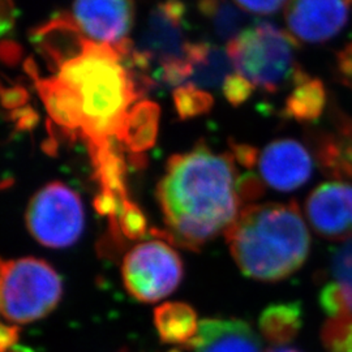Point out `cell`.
Returning a JSON list of instances; mask_svg holds the SVG:
<instances>
[{
    "instance_id": "cell-1",
    "label": "cell",
    "mask_w": 352,
    "mask_h": 352,
    "mask_svg": "<svg viewBox=\"0 0 352 352\" xmlns=\"http://www.w3.org/2000/svg\"><path fill=\"white\" fill-rule=\"evenodd\" d=\"M128 41L116 47L90 41L47 78L38 77L32 67L30 75L51 119L84 140L89 154L119 144L128 113L146 91L128 65Z\"/></svg>"
},
{
    "instance_id": "cell-2",
    "label": "cell",
    "mask_w": 352,
    "mask_h": 352,
    "mask_svg": "<svg viewBox=\"0 0 352 352\" xmlns=\"http://www.w3.org/2000/svg\"><path fill=\"white\" fill-rule=\"evenodd\" d=\"M239 177L230 151L215 153L204 142L173 155L157 188L166 226L160 235L182 248L199 252L226 232L243 206Z\"/></svg>"
},
{
    "instance_id": "cell-3",
    "label": "cell",
    "mask_w": 352,
    "mask_h": 352,
    "mask_svg": "<svg viewBox=\"0 0 352 352\" xmlns=\"http://www.w3.org/2000/svg\"><path fill=\"white\" fill-rule=\"evenodd\" d=\"M225 236L240 272L265 283L291 277L311 250V235L296 202L248 205Z\"/></svg>"
},
{
    "instance_id": "cell-4",
    "label": "cell",
    "mask_w": 352,
    "mask_h": 352,
    "mask_svg": "<svg viewBox=\"0 0 352 352\" xmlns=\"http://www.w3.org/2000/svg\"><path fill=\"white\" fill-rule=\"evenodd\" d=\"M187 7L182 0H164L151 10L136 46H129L126 62L145 88H179L189 75Z\"/></svg>"
},
{
    "instance_id": "cell-5",
    "label": "cell",
    "mask_w": 352,
    "mask_h": 352,
    "mask_svg": "<svg viewBox=\"0 0 352 352\" xmlns=\"http://www.w3.org/2000/svg\"><path fill=\"white\" fill-rule=\"evenodd\" d=\"M299 42L270 23H258L227 45L235 67L253 89L278 93L295 82L304 69L298 63Z\"/></svg>"
},
{
    "instance_id": "cell-6",
    "label": "cell",
    "mask_w": 352,
    "mask_h": 352,
    "mask_svg": "<svg viewBox=\"0 0 352 352\" xmlns=\"http://www.w3.org/2000/svg\"><path fill=\"white\" fill-rule=\"evenodd\" d=\"M62 296V278L47 261L0 257V311L8 322L38 321L50 315Z\"/></svg>"
},
{
    "instance_id": "cell-7",
    "label": "cell",
    "mask_w": 352,
    "mask_h": 352,
    "mask_svg": "<svg viewBox=\"0 0 352 352\" xmlns=\"http://www.w3.org/2000/svg\"><path fill=\"white\" fill-rule=\"evenodd\" d=\"M25 225L43 247L62 250L74 245L85 227L80 196L62 182H51L38 190L26 208Z\"/></svg>"
},
{
    "instance_id": "cell-8",
    "label": "cell",
    "mask_w": 352,
    "mask_h": 352,
    "mask_svg": "<svg viewBox=\"0 0 352 352\" xmlns=\"http://www.w3.org/2000/svg\"><path fill=\"white\" fill-rule=\"evenodd\" d=\"M184 277V265L174 247L148 240L126 253L122 278L128 294L141 302H157L173 294Z\"/></svg>"
},
{
    "instance_id": "cell-9",
    "label": "cell",
    "mask_w": 352,
    "mask_h": 352,
    "mask_svg": "<svg viewBox=\"0 0 352 352\" xmlns=\"http://www.w3.org/2000/svg\"><path fill=\"white\" fill-rule=\"evenodd\" d=\"M72 20L90 41L120 46L126 42L133 21V0H76Z\"/></svg>"
},
{
    "instance_id": "cell-10",
    "label": "cell",
    "mask_w": 352,
    "mask_h": 352,
    "mask_svg": "<svg viewBox=\"0 0 352 352\" xmlns=\"http://www.w3.org/2000/svg\"><path fill=\"white\" fill-rule=\"evenodd\" d=\"M285 20L298 42L318 45L346 26L349 6L346 0H287Z\"/></svg>"
},
{
    "instance_id": "cell-11",
    "label": "cell",
    "mask_w": 352,
    "mask_h": 352,
    "mask_svg": "<svg viewBox=\"0 0 352 352\" xmlns=\"http://www.w3.org/2000/svg\"><path fill=\"white\" fill-rule=\"evenodd\" d=\"M305 214L309 225L324 239H352V184L329 182L308 196Z\"/></svg>"
},
{
    "instance_id": "cell-12",
    "label": "cell",
    "mask_w": 352,
    "mask_h": 352,
    "mask_svg": "<svg viewBox=\"0 0 352 352\" xmlns=\"http://www.w3.org/2000/svg\"><path fill=\"white\" fill-rule=\"evenodd\" d=\"M261 180L279 192L302 187L312 176L314 161L308 149L296 140H276L258 151Z\"/></svg>"
},
{
    "instance_id": "cell-13",
    "label": "cell",
    "mask_w": 352,
    "mask_h": 352,
    "mask_svg": "<svg viewBox=\"0 0 352 352\" xmlns=\"http://www.w3.org/2000/svg\"><path fill=\"white\" fill-rule=\"evenodd\" d=\"M183 347L189 352H261V342L243 320L205 318L196 336Z\"/></svg>"
},
{
    "instance_id": "cell-14",
    "label": "cell",
    "mask_w": 352,
    "mask_h": 352,
    "mask_svg": "<svg viewBox=\"0 0 352 352\" xmlns=\"http://www.w3.org/2000/svg\"><path fill=\"white\" fill-rule=\"evenodd\" d=\"M33 42L56 69L85 50L90 39L81 34L69 14H59L33 32Z\"/></svg>"
},
{
    "instance_id": "cell-15",
    "label": "cell",
    "mask_w": 352,
    "mask_h": 352,
    "mask_svg": "<svg viewBox=\"0 0 352 352\" xmlns=\"http://www.w3.org/2000/svg\"><path fill=\"white\" fill-rule=\"evenodd\" d=\"M235 67L227 49L210 42H193L189 55V75L183 85H190L205 91L218 90L222 93ZM182 85V87H183Z\"/></svg>"
},
{
    "instance_id": "cell-16",
    "label": "cell",
    "mask_w": 352,
    "mask_h": 352,
    "mask_svg": "<svg viewBox=\"0 0 352 352\" xmlns=\"http://www.w3.org/2000/svg\"><path fill=\"white\" fill-rule=\"evenodd\" d=\"M315 154L325 175L352 183V119L340 116L331 132L320 135Z\"/></svg>"
},
{
    "instance_id": "cell-17",
    "label": "cell",
    "mask_w": 352,
    "mask_h": 352,
    "mask_svg": "<svg viewBox=\"0 0 352 352\" xmlns=\"http://www.w3.org/2000/svg\"><path fill=\"white\" fill-rule=\"evenodd\" d=\"M327 101L322 81L302 71L291 87L280 116L298 123H315L325 111Z\"/></svg>"
},
{
    "instance_id": "cell-18",
    "label": "cell",
    "mask_w": 352,
    "mask_h": 352,
    "mask_svg": "<svg viewBox=\"0 0 352 352\" xmlns=\"http://www.w3.org/2000/svg\"><path fill=\"white\" fill-rule=\"evenodd\" d=\"M199 324L196 311L187 302H164L154 311L157 333L167 344H187L196 336Z\"/></svg>"
},
{
    "instance_id": "cell-19",
    "label": "cell",
    "mask_w": 352,
    "mask_h": 352,
    "mask_svg": "<svg viewBox=\"0 0 352 352\" xmlns=\"http://www.w3.org/2000/svg\"><path fill=\"white\" fill-rule=\"evenodd\" d=\"M160 128V107L154 102L140 101L131 109L119 144L140 155L154 145Z\"/></svg>"
},
{
    "instance_id": "cell-20",
    "label": "cell",
    "mask_w": 352,
    "mask_h": 352,
    "mask_svg": "<svg viewBox=\"0 0 352 352\" xmlns=\"http://www.w3.org/2000/svg\"><path fill=\"white\" fill-rule=\"evenodd\" d=\"M302 327V307L299 302H274L258 318L261 336L280 347L295 340Z\"/></svg>"
},
{
    "instance_id": "cell-21",
    "label": "cell",
    "mask_w": 352,
    "mask_h": 352,
    "mask_svg": "<svg viewBox=\"0 0 352 352\" xmlns=\"http://www.w3.org/2000/svg\"><path fill=\"white\" fill-rule=\"evenodd\" d=\"M199 11L219 41L231 43L252 26V19L232 0H200Z\"/></svg>"
},
{
    "instance_id": "cell-22",
    "label": "cell",
    "mask_w": 352,
    "mask_h": 352,
    "mask_svg": "<svg viewBox=\"0 0 352 352\" xmlns=\"http://www.w3.org/2000/svg\"><path fill=\"white\" fill-rule=\"evenodd\" d=\"M174 104L180 119H192L208 113L213 109L212 93L190 85L174 89Z\"/></svg>"
},
{
    "instance_id": "cell-23",
    "label": "cell",
    "mask_w": 352,
    "mask_h": 352,
    "mask_svg": "<svg viewBox=\"0 0 352 352\" xmlns=\"http://www.w3.org/2000/svg\"><path fill=\"white\" fill-rule=\"evenodd\" d=\"M320 337L327 352H352V315L329 318Z\"/></svg>"
},
{
    "instance_id": "cell-24",
    "label": "cell",
    "mask_w": 352,
    "mask_h": 352,
    "mask_svg": "<svg viewBox=\"0 0 352 352\" xmlns=\"http://www.w3.org/2000/svg\"><path fill=\"white\" fill-rule=\"evenodd\" d=\"M318 302L322 311L330 318L352 315L351 294L337 280L329 282L321 289L318 295Z\"/></svg>"
},
{
    "instance_id": "cell-25",
    "label": "cell",
    "mask_w": 352,
    "mask_h": 352,
    "mask_svg": "<svg viewBox=\"0 0 352 352\" xmlns=\"http://www.w3.org/2000/svg\"><path fill=\"white\" fill-rule=\"evenodd\" d=\"M148 232V222L139 206L132 202L120 215L116 226L118 239L138 240Z\"/></svg>"
},
{
    "instance_id": "cell-26",
    "label": "cell",
    "mask_w": 352,
    "mask_h": 352,
    "mask_svg": "<svg viewBox=\"0 0 352 352\" xmlns=\"http://www.w3.org/2000/svg\"><path fill=\"white\" fill-rule=\"evenodd\" d=\"M331 276L350 291L352 298V239L347 240L331 257Z\"/></svg>"
},
{
    "instance_id": "cell-27",
    "label": "cell",
    "mask_w": 352,
    "mask_h": 352,
    "mask_svg": "<svg viewBox=\"0 0 352 352\" xmlns=\"http://www.w3.org/2000/svg\"><path fill=\"white\" fill-rule=\"evenodd\" d=\"M253 91H254V89L251 84L243 76H240L236 71H235V74H232L227 78L223 89H222V94L226 98V101L235 107L248 101L251 98Z\"/></svg>"
},
{
    "instance_id": "cell-28",
    "label": "cell",
    "mask_w": 352,
    "mask_h": 352,
    "mask_svg": "<svg viewBox=\"0 0 352 352\" xmlns=\"http://www.w3.org/2000/svg\"><path fill=\"white\" fill-rule=\"evenodd\" d=\"M241 10L257 14L277 12L286 0H234Z\"/></svg>"
},
{
    "instance_id": "cell-29",
    "label": "cell",
    "mask_w": 352,
    "mask_h": 352,
    "mask_svg": "<svg viewBox=\"0 0 352 352\" xmlns=\"http://www.w3.org/2000/svg\"><path fill=\"white\" fill-rule=\"evenodd\" d=\"M16 23V10L12 0H0V37L11 33Z\"/></svg>"
},
{
    "instance_id": "cell-30",
    "label": "cell",
    "mask_w": 352,
    "mask_h": 352,
    "mask_svg": "<svg viewBox=\"0 0 352 352\" xmlns=\"http://www.w3.org/2000/svg\"><path fill=\"white\" fill-rule=\"evenodd\" d=\"M20 340V327L0 321V352H8Z\"/></svg>"
},
{
    "instance_id": "cell-31",
    "label": "cell",
    "mask_w": 352,
    "mask_h": 352,
    "mask_svg": "<svg viewBox=\"0 0 352 352\" xmlns=\"http://www.w3.org/2000/svg\"><path fill=\"white\" fill-rule=\"evenodd\" d=\"M337 62L343 82L352 88V41L338 54Z\"/></svg>"
},
{
    "instance_id": "cell-32",
    "label": "cell",
    "mask_w": 352,
    "mask_h": 352,
    "mask_svg": "<svg viewBox=\"0 0 352 352\" xmlns=\"http://www.w3.org/2000/svg\"><path fill=\"white\" fill-rule=\"evenodd\" d=\"M266 352H302L299 350H295V349H289V347H285V346H280V347H274V349H269Z\"/></svg>"
},
{
    "instance_id": "cell-33",
    "label": "cell",
    "mask_w": 352,
    "mask_h": 352,
    "mask_svg": "<svg viewBox=\"0 0 352 352\" xmlns=\"http://www.w3.org/2000/svg\"><path fill=\"white\" fill-rule=\"evenodd\" d=\"M8 352H36L33 349H30V347H28V346H19V344H16L13 349H11Z\"/></svg>"
},
{
    "instance_id": "cell-34",
    "label": "cell",
    "mask_w": 352,
    "mask_h": 352,
    "mask_svg": "<svg viewBox=\"0 0 352 352\" xmlns=\"http://www.w3.org/2000/svg\"><path fill=\"white\" fill-rule=\"evenodd\" d=\"M168 352H189L188 350H186L184 347H182V349H173V350H170Z\"/></svg>"
},
{
    "instance_id": "cell-35",
    "label": "cell",
    "mask_w": 352,
    "mask_h": 352,
    "mask_svg": "<svg viewBox=\"0 0 352 352\" xmlns=\"http://www.w3.org/2000/svg\"><path fill=\"white\" fill-rule=\"evenodd\" d=\"M119 352H131L129 351V350H126V349H124V350H120V351Z\"/></svg>"
},
{
    "instance_id": "cell-36",
    "label": "cell",
    "mask_w": 352,
    "mask_h": 352,
    "mask_svg": "<svg viewBox=\"0 0 352 352\" xmlns=\"http://www.w3.org/2000/svg\"><path fill=\"white\" fill-rule=\"evenodd\" d=\"M350 1H352V0H350Z\"/></svg>"
}]
</instances>
